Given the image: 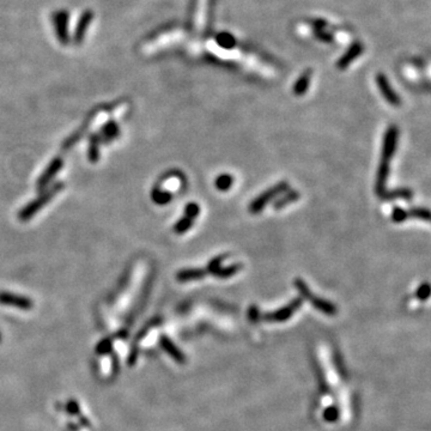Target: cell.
<instances>
[{
  "label": "cell",
  "instance_id": "cell-8",
  "mask_svg": "<svg viewBox=\"0 0 431 431\" xmlns=\"http://www.w3.org/2000/svg\"><path fill=\"white\" fill-rule=\"evenodd\" d=\"M94 19V12L90 9L83 11V14L80 15L79 19H78L77 24H75V29L73 31L72 41L75 44H82L84 42L85 36L88 34L89 28H90L91 23Z\"/></svg>",
  "mask_w": 431,
  "mask_h": 431
},
{
  "label": "cell",
  "instance_id": "cell-5",
  "mask_svg": "<svg viewBox=\"0 0 431 431\" xmlns=\"http://www.w3.org/2000/svg\"><path fill=\"white\" fill-rule=\"evenodd\" d=\"M53 27L56 31V40L60 44L66 46L70 42V31H69V20L70 15L66 10H57L53 14Z\"/></svg>",
  "mask_w": 431,
  "mask_h": 431
},
{
  "label": "cell",
  "instance_id": "cell-3",
  "mask_svg": "<svg viewBox=\"0 0 431 431\" xmlns=\"http://www.w3.org/2000/svg\"><path fill=\"white\" fill-rule=\"evenodd\" d=\"M289 189L290 186L286 181L278 182L277 185H274V186L266 189L263 193H261L260 195H258V197L250 203V205L248 206V210H249V212L253 213V215L260 213L268 203H271L273 199H276L277 197H279V195H281L283 193L287 192Z\"/></svg>",
  "mask_w": 431,
  "mask_h": 431
},
{
  "label": "cell",
  "instance_id": "cell-15",
  "mask_svg": "<svg viewBox=\"0 0 431 431\" xmlns=\"http://www.w3.org/2000/svg\"><path fill=\"white\" fill-rule=\"evenodd\" d=\"M100 145L101 140L98 134H94L90 137V144L88 149V158L91 163H96L100 159Z\"/></svg>",
  "mask_w": 431,
  "mask_h": 431
},
{
  "label": "cell",
  "instance_id": "cell-9",
  "mask_svg": "<svg viewBox=\"0 0 431 431\" xmlns=\"http://www.w3.org/2000/svg\"><path fill=\"white\" fill-rule=\"evenodd\" d=\"M376 80H377L378 89H380L381 94H382L383 97L386 98V101H387L389 104H392V106H394V107L400 106V103H401L400 98H399L398 94H396L395 91L391 88V85H389L386 75H378L377 78H376Z\"/></svg>",
  "mask_w": 431,
  "mask_h": 431
},
{
  "label": "cell",
  "instance_id": "cell-27",
  "mask_svg": "<svg viewBox=\"0 0 431 431\" xmlns=\"http://www.w3.org/2000/svg\"><path fill=\"white\" fill-rule=\"evenodd\" d=\"M66 409H67V411L70 412V413L73 414V416H78V414H79V412H80L79 405H78V402L75 401V400H70L69 402H67Z\"/></svg>",
  "mask_w": 431,
  "mask_h": 431
},
{
  "label": "cell",
  "instance_id": "cell-2",
  "mask_svg": "<svg viewBox=\"0 0 431 431\" xmlns=\"http://www.w3.org/2000/svg\"><path fill=\"white\" fill-rule=\"evenodd\" d=\"M64 187H65L64 182L59 181L56 182V184H54L49 189L43 190V192L41 193L40 197L34 199L31 203H29L28 205H25L24 207L19 211V213H18V219H19L20 222H28L29 219L33 218L36 213L40 212L41 208H43L56 194H59V193L64 189Z\"/></svg>",
  "mask_w": 431,
  "mask_h": 431
},
{
  "label": "cell",
  "instance_id": "cell-18",
  "mask_svg": "<svg viewBox=\"0 0 431 431\" xmlns=\"http://www.w3.org/2000/svg\"><path fill=\"white\" fill-rule=\"evenodd\" d=\"M151 199L153 200V203L157 204V205H167L169 204L172 199V194L169 192H166L162 188L156 186L151 192Z\"/></svg>",
  "mask_w": 431,
  "mask_h": 431
},
{
  "label": "cell",
  "instance_id": "cell-6",
  "mask_svg": "<svg viewBox=\"0 0 431 431\" xmlns=\"http://www.w3.org/2000/svg\"><path fill=\"white\" fill-rule=\"evenodd\" d=\"M0 304L15 307L20 310H30L34 307V302L29 297L9 291H0Z\"/></svg>",
  "mask_w": 431,
  "mask_h": 431
},
{
  "label": "cell",
  "instance_id": "cell-21",
  "mask_svg": "<svg viewBox=\"0 0 431 431\" xmlns=\"http://www.w3.org/2000/svg\"><path fill=\"white\" fill-rule=\"evenodd\" d=\"M309 80H310L309 72L304 73V75H303L302 77L300 78L299 80H297L296 84H295V86H294V93L296 94V95H299V96L303 95V94H304L305 91L308 90V85H309Z\"/></svg>",
  "mask_w": 431,
  "mask_h": 431
},
{
  "label": "cell",
  "instance_id": "cell-13",
  "mask_svg": "<svg viewBox=\"0 0 431 431\" xmlns=\"http://www.w3.org/2000/svg\"><path fill=\"white\" fill-rule=\"evenodd\" d=\"M97 112L98 111H95V112H94V113H91L90 115H89L88 119H86L85 121H84V124H83V126L80 127V129L78 130V131H75V132L73 133L71 137L69 138V139L65 140L64 145H62V149H64V150H69V149H71L72 146L75 145V144L77 143L78 140H79L80 138L83 137V135H84L85 131H88L89 127H90V124H91V122H93L94 117H95V114L97 113Z\"/></svg>",
  "mask_w": 431,
  "mask_h": 431
},
{
  "label": "cell",
  "instance_id": "cell-22",
  "mask_svg": "<svg viewBox=\"0 0 431 431\" xmlns=\"http://www.w3.org/2000/svg\"><path fill=\"white\" fill-rule=\"evenodd\" d=\"M407 217H412V218H418L422 219V221L429 222L430 221V211L428 208L424 207H413L407 210Z\"/></svg>",
  "mask_w": 431,
  "mask_h": 431
},
{
  "label": "cell",
  "instance_id": "cell-25",
  "mask_svg": "<svg viewBox=\"0 0 431 431\" xmlns=\"http://www.w3.org/2000/svg\"><path fill=\"white\" fill-rule=\"evenodd\" d=\"M112 346H113L112 339H109V338L103 339V340L98 343L97 347H96V352H97L98 355H106V354H108V352L112 351Z\"/></svg>",
  "mask_w": 431,
  "mask_h": 431
},
{
  "label": "cell",
  "instance_id": "cell-28",
  "mask_svg": "<svg viewBox=\"0 0 431 431\" xmlns=\"http://www.w3.org/2000/svg\"><path fill=\"white\" fill-rule=\"evenodd\" d=\"M0 339H1V338H0Z\"/></svg>",
  "mask_w": 431,
  "mask_h": 431
},
{
  "label": "cell",
  "instance_id": "cell-20",
  "mask_svg": "<svg viewBox=\"0 0 431 431\" xmlns=\"http://www.w3.org/2000/svg\"><path fill=\"white\" fill-rule=\"evenodd\" d=\"M193 224H194V221L185 216L184 218H180L179 221L175 223V225L172 226V230H174L175 234H177V235L186 234L188 230L192 228Z\"/></svg>",
  "mask_w": 431,
  "mask_h": 431
},
{
  "label": "cell",
  "instance_id": "cell-14",
  "mask_svg": "<svg viewBox=\"0 0 431 431\" xmlns=\"http://www.w3.org/2000/svg\"><path fill=\"white\" fill-rule=\"evenodd\" d=\"M241 267H242L241 263H232V265L226 266V267H222V265H221V266H218V267H217L216 270L213 271V272L211 274L217 277V278H219V279H226V278H230V277L235 276V274L241 270Z\"/></svg>",
  "mask_w": 431,
  "mask_h": 431
},
{
  "label": "cell",
  "instance_id": "cell-7",
  "mask_svg": "<svg viewBox=\"0 0 431 431\" xmlns=\"http://www.w3.org/2000/svg\"><path fill=\"white\" fill-rule=\"evenodd\" d=\"M62 166H64V161H62L61 157H56L52 159L51 163L44 169L42 175L38 177L37 182H36V188H37L38 192H43L44 188L51 184L52 180L57 175V172L61 170Z\"/></svg>",
  "mask_w": 431,
  "mask_h": 431
},
{
  "label": "cell",
  "instance_id": "cell-24",
  "mask_svg": "<svg viewBox=\"0 0 431 431\" xmlns=\"http://www.w3.org/2000/svg\"><path fill=\"white\" fill-rule=\"evenodd\" d=\"M200 213V207L197 203H189L188 205L185 207V216L188 217V218L193 219L194 221Z\"/></svg>",
  "mask_w": 431,
  "mask_h": 431
},
{
  "label": "cell",
  "instance_id": "cell-23",
  "mask_svg": "<svg viewBox=\"0 0 431 431\" xmlns=\"http://www.w3.org/2000/svg\"><path fill=\"white\" fill-rule=\"evenodd\" d=\"M407 218H409V217H407V210H405V208L395 206V207L392 210V221H393L394 223H402V222L406 221Z\"/></svg>",
  "mask_w": 431,
  "mask_h": 431
},
{
  "label": "cell",
  "instance_id": "cell-4",
  "mask_svg": "<svg viewBox=\"0 0 431 431\" xmlns=\"http://www.w3.org/2000/svg\"><path fill=\"white\" fill-rule=\"evenodd\" d=\"M294 284H295V286H296L297 291H299L300 294L304 297V299H307L308 301L312 303L316 309H319L320 312L325 313V314H328V315L336 314L337 313L336 305L332 304L331 302L326 301V300H322V299H320V297L315 296V295L310 291L309 286L307 285V283H305L303 279L296 278L295 279Z\"/></svg>",
  "mask_w": 431,
  "mask_h": 431
},
{
  "label": "cell",
  "instance_id": "cell-17",
  "mask_svg": "<svg viewBox=\"0 0 431 431\" xmlns=\"http://www.w3.org/2000/svg\"><path fill=\"white\" fill-rule=\"evenodd\" d=\"M161 345L167 352L174 359H176L177 362H184V355L180 352V350L175 346V344L172 343L169 338L167 337H162L161 338Z\"/></svg>",
  "mask_w": 431,
  "mask_h": 431
},
{
  "label": "cell",
  "instance_id": "cell-19",
  "mask_svg": "<svg viewBox=\"0 0 431 431\" xmlns=\"http://www.w3.org/2000/svg\"><path fill=\"white\" fill-rule=\"evenodd\" d=\"M232 185H234V177L229 174L219 175L215 181L216 188L218 190H221V192H226V190H229L230 188L232 187Z\"/></svg>",
  "mask_w": 431,
  "mask_h": 431
},
{
  "label": "cell",
  "instance_id": "cell-16",
  "mask_svg": "<svg viewBox=\"0 0 431 431\" xmlns=\"http://www.w3.org/2000/svg\"><path fill=\"white\" fill-rule=\"evenodd\" d=\"M300 198L299 190H287V192L283 193L281 198H278L277 201H274L273 206L276 210H281V208L285 207L286 205H289L292 201H296Z\"/></svg>",
  "mask_w": 431,
  "mask_h": 431
},
{
  "label": "cell",
  "instance_id": "cell-26",
  "mask_svg": "<svg viewBox=\"0 0 431 431\" xmlns=\"http://www.w3.org/2000/svg\"><path fill=\"white\" fill-rule=\"evenodd\" d=\"M430 295V286L428 283L422 284L419 287H418L417 292H416V296L418 297V300H422V301H425L428 300Z\"/></svg>",
  "mask_w": 431,
  "mask_h": 431
},
{
  "label": "cell",
  "instance_id": "cell-12",
  "mask_svg": "<svg viewBox=\"0 0 431 431\" xmlns=\"http://www.w3.org/2000/svg\"><path fill=\"white\" fill-rule=\"evenodd\" d=\"M120 134V127L117 125L116 121L111 120V121L107 122L103 127H102L100 133H98V137H100L101 143H111L114 139H116Z\"/></svg>",
  "mask_w": 431,
  "mask_h": 431
},
{
  "label": "cell",
  "instance_id": "cell-10",
  "mask_svg": "<svg viewBox=\"0 0 431 431\" xmlns=\"http://www.w3.org/2000/svg\"><path fill=\"white\" fill-rule=\"evenodd\" d=\"M302 304V301L300 299L294 300L289 305L286 307L281 308V309L277 310V312L272 313V314H267L265 315L266 320H270V321H285L287 319L290 318L297 309L300 308V305Z\"/></svg>",
  "mask_w": 431,
  "mask_h": 431
},
{
  "label": "cell",
  "instance_id": "cell-1",
  "mask_svg": "<svg viewBox=\"0 0 431 431\" xmlns=\"http://www.w3.org/2000/svg\"><path fill=\"white\" fill-rule=\"evenodd\" d=\"M399 139V130L396 126H389L386 131L385 138L382 144V153H381L380 166L377 169V176H376L375 192L378 198L385 199V195L387 193V180L389 176V164L392 158L394 157L396 148H398Z\"/></svg>",
  "mask_w": 431,
  "mask_h": 431
},
{
  "label": "cell",
  "instance_id": "cell-11",
  "mask_svg": "<svg viewBox=\"0 0 431 431\" xmlns=\"http://www.w3.org/2000/svg\"><path fill=\"white\" fill-rule=\"evenodd\" d=\"M208 274L207 268H186L176 273V279L180 283H187L192 281H199Z\"/></svg>",
  "mask_w": 431,
  "mask_h": 431
}]
</instances>
